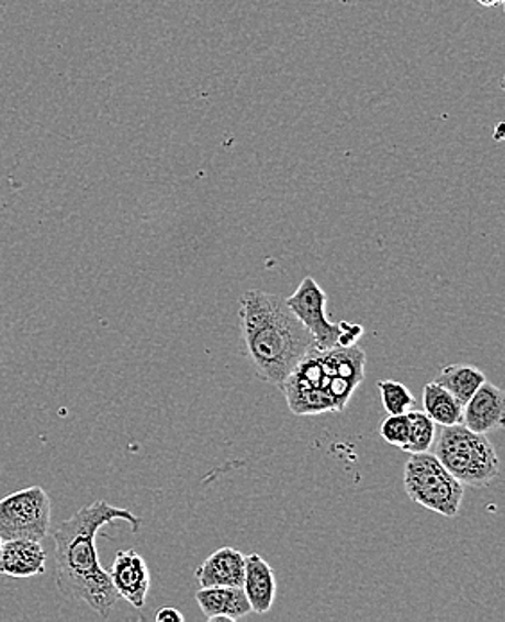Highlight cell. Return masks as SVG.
I'll return each mask as SVG.
<instances>
[{"label":"cell","instance_id":"7a4b0ae2","mask_svg":"<svg viewBox=\"0 0 505 622\" xmlns=\"http://www.w3.org/2000/svg\"><path fill=\"white\" fill-rule=\"evenodd\" d=\"M238 320L246 357L260 379L278 388L317 346L311 332L287 307L285 298L271 292H246L238 303Z\"/></svg>","mask_w":505,"mask_h":622},{"label":"cell","instance_id":"7402d4cb","mask_svg":"<svg viewBox=\"0 0 505 622\" xmlns=\"http://www.w3.org/2000/svg\"><path fill=\"white\" fill-rule=\"evenodd\" d=\"M336 2H340V4H354V0H336Z\"/></svg>","mask_w":505,"mask_h":622},{"label":"cell","instance_id":"4fadbf2b","mask_svg":"<svg viewBox=\"0 0 505 622\" xmlns=\"http://www.w3.org/2000/svg\"><path fill=\"white\" fill-rule=\"evenodd\" d=\"M244 558L234 547H223L204 559L195 578L201 587H243Z\"/></svg>","mask_w":505,"mask_h":622},{"label":"cell","instance_id":"8992f818","mask_svg":"<svg viewBox=\"0 0 505 622\" xmlns=\"http://www.w3.org/2000/svg\"><path fill=\"white\" fill-rule=\"evenodd\" d=\"M50 497L42 487H30L0 499V538L42 542L50 531Z\"/></svg>","mask_w":505,"mask_h":622},{"label":"cell","instance_id":"ac0fdd59","mask_svg":"<svg viewBox=\"0 0 505 622\" xmlns=\"http://www.w3.org/2000/svg\"><path fill=\"white\" fill-rule=\"evenodd\" d=\"M380 434L384 437V442L393 447L405 451L408 443V419L407 414H389L388 419L380 427Z\"/></svg>","mask_w":505,"mask_h":622},{"label":"cell","instance_id":"ba28073f","mask_svg":"<svg viewBox=\"0 0 505 622\" xmlns=\"http://www.w3.org/2000/svg\"><path fill=\"white\" fill-rule=\"evenodd\" d=\"M113 589L119 598L124 599L136 610L146 607L147 593L152 589V573L146 559L136 551H121L113 559L112 569L108 570Z\"/></svg>","mask_w":505,"mask_h":622},{"label":"cell","instance_id":"ffe728a7","mask_svg":"<svg viewBox=\"0 0 505 622\" xmlns=\"http://www.w3.org/2000/svg\"><path fill=\"white\" fill-rule=\"evenodd\" d=\"M156 622H183L186 618H183V613L178 610V608L172 607H164L156 612L155 615Z\"/></svg>","mask_w":505,"mask_h":622},{"label":"cell","instance_id":"2e32d148","mask_svg":"<svg viewBox=\"0 0 505 622\" xmlns=\"http://www.w3.org/2000/svg\"><path fill=\"white\" fill-rule=\"evenodd\" d=\"M408 443L405 453H428L436 440V423L425 411H408Z\"/></svg>","mask_w":505,"mask_h":622},{"label":"cell","instance_id":"9c48e42d","mask_svg":"<svg viewBox=\"0 0 505 622\" xmlns=\"http://www.w3.org/2000/svg\"><path fill=\"white\" fill-rule=\"evenodd\" d=\"M505 395L498 386L484 382L462 408V425L479 434L504 427Z\"/></svg>","mask_w":505,"mask_h":622},{"label":"cell","instance_id":"8fae6325","mask_svg":"<svg viewBox=\"0 0 505 622\" xmlns=\"http://www.w3.org/2000/svg\"><path fill=\"white\" fill-rule=\"evenodd\" d=\"M195 601L210 622H235L251 612L243 587H201Z\"/></svg>","mask_w":505,"mask_h":622},{"label":"cell","instance_id":"603a6c76","mask_svg":"<svg viewBox=\"0 0 505 622\" xmlns=\"http://www.w3.org/2000/svg\"><path fill=\"white\" fill-rule=\"evenodd\" d=\"M2 542H4V540L0 538V549H2Z\"/></svg>","mask_w":505,"mask_h":622},{"label":"cell","instance_id":"d6986e66","mask_svg":"<svg viewBox=\"0 0 505 622\" xmlns=\"http://www.w3.org/2000/svg\"><path fill=\"white\" fill-rule=\"evenodd\" d=\"M364 334V326L357 325V323H348V321H340V336L337 341L339 346H354L357 341Z\"/></svg>","mask_w":505,"mask_h":622},{"label":"cell","instance_id":"5b68a950","mask_svg":"<svg viewBox=\"0 0 505 622\" xmlns=\"http://www.w3.org/2000/svg\"><path fill=\"white\" fill-rule=\"evenodd\" d=\"M404 487L411 501L439 515H459L464 485L442 467L433 453L411 454L404 470Z\"/></svg>","mask_w":505,"mask_h":622},{"label":"cell","instance_id":"9a60e30c","mask_svg":"<svg viewBox=\"0 0 505 622\" xmlns=\"http://www.w3.org/2000/svg\"><path fill=\"white\" fill-rule=\"evenodd\" d=\"M462 408L464 406L452 393H448L447 389L436 385L434 380L423 389V411L434 420L436 425L448 427V425L462 423Z\"/></svg>","mask_w":505,"mask_h":622},{"label":"cell","instance_id":"277c9868","mask_svg":"<svg viewBox=\"0 0 505 622\" xmlns=\"http://www.w3.org/2000/svg\"><path fill=\"white\" fill-rule=\"evenodd\" d=\"M434 456L457 481L467 487H490L501 476V457L486 434L473 433L456 423L441 427L434 440Z\"/></svg>","mask_w":505,"mask_h":622},{"label":"cell","instance_id":"3957f363","mask_svg":"<svg viewBox=\"0 0 505 622\" xmlns=\"http://www.w3.org/2000/svg\"><path fill=\"white\" fill-rule=\"evenodd\" d=\"M366 352L360 346L312 348L287 375L282 389L296 416L345 411L364 382Z\"/></svg>","mask_w":505,"mask_h":622},{"label":"cell","instance_id":"44dd1931","mask_svg":"<svg viewBox=\"0 0 505 622\" xmlns=\"http://www.w3.org/2000/svg\"><path fill=\"white\" fill-rule=\"evenodd\" d=\"M476 4L484 5V8H496L501 4L502 0H475Z\"/></svg>","mask_w":505,"mask_h":622},{"label":"cell","instance_id":"7c38bea8","mask_svg":"<svg viewBox=\"0 0 505 622\" xmlns=\"http://www.w3.org/2000/svg\"><path fill=\"white\" fill-rule=\"evenodd\" d=\"M243 590L248 598L251 612L268 613L271 610L277 598V578L271 565L257 553L244 558Z\"/></svg>","mask_w":505,"mask_h":622},{"label":"cell","instance_id":"5bb4252c","mask_svg":"<svg viewBox=\"0 0 505 622\" xmlns=\"http://www.w3.org/2000/svg\"><path fill=\"white\" fill-rule=\"evenodd\" d=\"M434 382L447 389L448 393H452L464 406L476 389L486 382V375L472 365H450L439 371Z\"/></svg>","mask_w":505,"mask_h":622},{"label":"cell","instance_id":"52a82bcc","mask_svg":"<svg viewBox=\"0 0 505 622\" xmlns=\"http://www.w3.org/2000/svg\"><path fill=\"white\" fill-rule=\"evenodd\" d=\"M292 314L311 332L319 348L336 346L340 336V323H332L326 316L328 297L312 277L303 278L294 295L285 298Z\"/></svg>","mask_w":505,"mask_h":622},{"label":"cell","instance_id":"e0dca14e","mask_svg":"<svg viewBox=\"0 0 505 622\" xmlns=\"http://www.w3.org/2000/svg\"><path fill=\"white\" fill-rule=\"evenodd\" d=\"M380 397H382V404H384L388 414H407L416 408V399L411 393V389L402 382L396 380H380L379 385Z\"/></svg>","mask_w":505,"mask_h":622},{"label":"cell","instance_id":"30bf717a","mask_svg":"<svg viewBox=\"0 0 505 622\" xmlns=\"http://www.w3.org/2000/svg\"><path fill=\"white\" fill-rule=\"evenodd\" d=\"M47 553L42 542L27 538L4 540L0 549V574L27 579L45 573Z\"/></svg>","mask_w":505,"mask_h":622},{"label":"cell","instance_id":"6da1fadb","mask_svg":"<svg viewBox=\"0 0 505 622\" xmlns=\"http://www.w3.org/2000/svg\"><path fill=\"white\" fill-rule=\"evenodd\" d=\"M113 522H127L133 533L141 531V517L106 501L85 506L49 531L56 547L59 592L92 608L102 619L110 618L121 599L113 589L110 574L102 569L96 547L99 531Z\"/></svg>","mask_w":505,"mask_h":622}]
</instances>
